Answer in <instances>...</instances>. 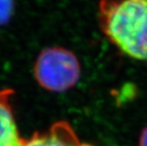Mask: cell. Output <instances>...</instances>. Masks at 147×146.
Listing matches in <instances>:
<instances>
[{"instance_id":"cell-1","label":"cell","mask_w":147,"mask_h":146,"mask_svg":"<svg viewBox=\"0 0 147 146\" xmlns=\"http://www.w3.org/2000/svg\"><path fill=\"white\" fill-rule=\"evenodd\" d=\"M102 33L124 55L147 64V0H101Z\"/></svg>"},{"instance_id":"cell-2","label":"cell","mask_w":147,"mask_h":146,"mask_svg":"<svg viewBox=\"0 0 147 146\" xmlns=\"http://www.w3.org/2000/svg\"><path fill=\"white\" fill-rule=\"evenodd\" d=\"M81 64L76 54L62 46H49L38 54L33 66L37 83L48 91L62 93L79 82Z\"/></svg>"},{"instance_id":"cell-3","label":"cell","mask_w":147,"mask_h":146,"mask_svg":"<svg viewBox=\"0 0 147 146\" xmlns=\"http://www.w3.org/2000/svg\"><path fill=\"white\" fill-rule=\"evenodd\" d=\"M26 146H92L81 141L73 127L65 120H58L43 132H34L27 139Z\"/></svg>"},{"instance_id":"cell-4","label":"cell","mask_w":147,"mask_h":146,"mask_svg":"<svg viewBox=\"0 0 147 146\" xmlns=\"http://www.w3.org/2000/svg\"><path fill=\"white\" fill-rule=\"evenodd\" d=\"M11 88L0 90V146H26L27 139L21 136L17 128L11 98Z\"/></svg>"},{"instance_id":"cell-5","label":"cell","mask_w":147,"mask_h":146,"mask_svg":"<svg viewBox=\"0 0 147 146\" xmlns=\"http://www.w3.org/2000/svg\"><path fill=\"white\" fill-rule=\"evenodd\" d=\"M14 12V0H0V26L11 19Z\"/></svg>"},{"instance_id":"cell-6","label":"cell","mask_w":147,"mask_h":146,"mask_svg":"<svg viewBox=\"0 0 147 146\" xmlns=\"http://www.w3.org/2000/svg\"><path fill=\"white\" fill-rule=\"evenodd\" d=\"M139 146H147V126L142 129L139 138Z\"/></svg>"}]
</instances>
